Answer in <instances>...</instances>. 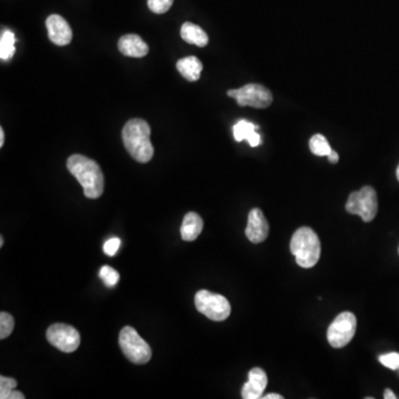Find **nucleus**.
I'll use <instances>...</instances> for the list:
<instances>
[{"label": "nucleus", "mask_w": 399, "mask_h": 399, "mask_svg": "<svg viewBox=\"0 0 399 399\" xmlns=\"http://www.w3.org/2000/svg\"><path fill=\"white\" fill-rule=\"evenodd\" d=\"M69 172L77 179L88 198H98L105 190V177L98 163L81 155H73L68 159Z\"/></svg>", "instance_id": "f257e3e1"}, {"label": "nucleus", "mask_w": 399, "mask_h": 399, "mask_svg": "<svg viewBox=\"0 0 399 399\" xmlns=\"http://www.w3.org/2000/svg\"><path fill=\"white\" fill-rule=\"evenodd\" d=\"M151 129L149 124L142 119H131L124 124L122 141L129 155L140 163L149 162L155 149L150 140Z\"/></svg>", "instance_id": "f03ea898"}, {"label": "nucleus", "mask_w": 399, "mask_h": 399, "mask_svg": "<svg viewBox=\"0 0 399 399\" xmlns=\"http://www.w3.org/2000/svg\"><path fill=\"white\" fill-rule=\"evenodd\" d=\"M291 252L301 268H311L316 266L321 256V242L311 227H299L291 239Z\"/></svg>", "instance_id": "7ed1b4c3"}, {"label": "nucleus", "mask_w": 399, "mask_h": 399, "mask_svg": "<svg viewBox=\"0 0 399 399\" xmlns=\"http://www.w3.org/2000/svg\"><path fill=\"white\" fill-rule=\"evenodd\" d=\"M119 345L124 356L132 363L142 365L151 359L153 350L149 344L138 334L133 327L126 326L119 335Z\"/></svg>", "instance_id": "20e7f679"}, {"label": "nucleus", "mask_w": 399, "mask_h": 399, "mask_svg": "<svg viewBox=\"0 0 399 399\" xmlns=\"http://www.w3.org/2000/svg\"><path fill=\"white\" fill-rule=\"evenodd\" d=\"M346 211L361 217L364 222H371L379 212L376 191L371 186H364L348 196Z\"/></svg>", "instance_id": "39448f33"}, {"label": "nucleus", "mask_w": 399, "mask_h": 399, "mask_svg": "<svg viewBox=\"0 0 399 399\" xmlns=\"http://www.w3.org/2000/svg\"><path fill=\"white\" fill-rule=\"evenodd\" d=\"M196 309L214 322H223L231 314V305L227 297L202 290L194 299Z\"/></svg>", "instance_id": "423d86ee"}, {"label": "nucleus", "mask_w": 399, "mask_h": 399, "mask_svg": "<svg viewBox=\"0 0 399 399\" xmlns=\"http://www.w3.org/2000/svg\"><path fill=\"white\" fill-rule=\"evenodd\" d=\"M227 95L234 98L239 106L264 109L273 102V95L264 85L249 83L244 87L227 91Z\"/></svg>", "instance_id": "0eeeda50"}, {"label": "nucleus", "mask_w": 399, "mask_h": 399, "mask_svg": "<svg viewBox=\"0 0 399 399\" xmlns=\"http://www.w3.org/2000/svg\"><path fill=\"white\" fill-rule=\"evenodd\" d=\"M357 327V319L350 312L340 313L333 321L327 330V340L334 348H342L353 340Z\"/></svg>", "instance_id": "6e6552de"}, {"label": "nucleus", "mask_w": 399, "mask_h": 399, "mask_svg": "<svg viewBox=\"0 0 399 399\" xmlns=\"http://www.w3.org/2000/svg\"><path fill=\"white\" fill-rule=\"evenodd\" d=\"M47 340L64 353H73L80 345V334L75 327L67 324H54L47 330Z\"/></svg>", "instance_id": "1a4fd4ad"}, {"label": "nucleus", "mask_w": 399, "mask_h": 399, "mask_svg": "<svg viewBox=\"0 0 399 399\" xmlns=\"http://www.w3.org/2000/svg\"><path fill=\"white\" fill-rule=\"evenodd\" d=\"M50 40L57 46H67L73 40V29L64 17L52 15L46 20Z\"/></svg>", "instance_id": "9d476101"}, {"label": "nucleus", "mask_w": 399, "mask_h": 399, "mask_svg": "<svg viewBox=\"0 0 399 399\" xmlns=\"http://www.w3.org/2000/svg\"><path fill=\"white\" fill-rule=\"evenodd\" d=\"M270 232L268 221H266L264 214L260 209L251 210L247 219V227L245 230V234L247 239L254 244L266 241Z\"/></svg>", "instance_id": "9b49d317"}, {"label": "nucleus", "mask_w": 399, "mask_h": 399, "mask_svg": "<svg viewBox=\"0 0 399 399\" xmlns=\"http://www.w3.org/2000/svg\"><path fill=\"white\" fill-rule=\"evenodd\" d=\"M268 386V376L263 369H253L249 373V381L242 388V397L244 399H258Z\"/></svg>", "instance_id": "f8f14e48"}, {"label": "nucleus", "mask_w": 399, "mask_h": 399, "mask_svg": "<svg viewBox=\"0 0 399 399\" xmlns=\"http://www.w3.org/2000/svg\"><path fill=\"white\" fill-rule=\"evenodd\" d=\"M119 52L126 57L142 58L149 52V46L138 35H124L118 42Z\"/></svg>", "instance_id": "ddd939ff"}, {"label": "nucleus", "mask_w": 399, "mask_h": 399, "mask_svg": "<svg viewBox=\"0 0 399 399\" xmlns=\"http://www.w3.org/2000/svg\"><path fill=\"white\" fill-rule=\"evenodd\" d=\"M202 230H203L202 218L196 212H190L183 219L180 230L181 237L183 241L192 242L194 239H198V235L201 234Z\"/></svg>", "instance_id": "4468645a"}, {"label": "nucleus", "mask_w": 399, "mask_h": 399, "mask_svg": "<svg viewBox=\"0 0 399 399\" xmlns=\"http://www.w3.org/2000/svg\"><path fill=\"white\" fill-rule=\"evenodd\" d=\"M177 69L184 79L191 81V83H194L201 77L203 65H202L200 59L194 57V56H188V57L182 58L177 62Z\"/></svg>", "instance_id": "2eb2a0df"}, {"label": "nucleus", "mask_w": 399, "mask_h": 399, "mask_svg": "<svg viewBox=\"0 0 399 399\" xmlns=\"http://www.w3.org/2000/svg\"><path fill=\"white\" fill-rule=\"evenodd\" d=\"M181 37L184 42L198 47H206L209 44V37L206 31L192 23H184L181 27Z\"/></svg>", "instance_id": "dca6fc26"}, {"label": "nucleus", "mask_w": 399, "mask_h": 399, "mask_svg": "<svg viewBox=\"0 0 399 399\" xmlns=\"http://www.w3.org/2000/svg\"><path fill=\"white\" fill-rule=\"evenodd\" d=\"M16 37L13 31L5 30L0 38V58L8 61L13 57L16 52Z\"/></svg>", "instance_id": "f3484780"}, {"label": "nucleus", "mask_w": 399, "mask_h": 399, "mask_svg": "<svg viewBox=\"0 0 399 399\" xmlns=\"http://www.w3.org/2000/svg\"><path fill=\"white\" fill-rule=\"evenodd\" d=\"M258 128V126H255V124H251V122L246 121V120H239V121L233 126L234 139L237 140V142L243 141V140L249 141V139L256 132Z\"/></svg>", "instance_id": "a211bd4d"}, {"label": "nucleus", "mask_w": 399, "mask_h": 399, "mask_svg": "<svg viewBox=\"0 0 399 399\" xmlns=\"http://www.w3.org/2000/svg\"><path fill=\"white\" fill-rule=\"evenodd\" d=\"M309 149L312 151L313 155H318V157H325L328 155L332 151L330 143L327 141L326 138L322 134H314L311 140H309Z\"/></svg>", "instance_id": "6ab92c4d"}, {"label": "nucleus", "mask_w": 399, "mask_h": 399, "mask_svg": "<svg viewBox=\"0 0 399 399\" xmlns=\"http://www.w3.org/2000/svg\"><path fill=\"white\" fill-rule=\"evenodd\" d=\"M99 275H100L101 280L107 287H114L120 280V274L114 268L108 266L101 268Z\"/></svg>", "instance_id": "aec40b11"}, {"label": "nucleus", "mask_w": 399, "mask_h": 399, "mask_svg": "<svg viewBox=\"0 0 399 399\" xmlns=\"http://www.w3.org/2000/svg\"><path fill=\"white\" fill-rule=\"evenodd\" d=\"M13 327H15L13 317L9 313H0V338L1 340L7 338L13 332Z\"/></svg>", "instance_id": "412c9836"}, {"label": "nucleus", "mask_w": 399, "mask_h": 399, "mask_svg": "<svg viewBox=\"0 0 399 399\" xmlns=\"http://www.w3.org/2000/svg\"><path fill=\"white\" fill-rule=\"evenodd\" d=\"M17 387V381L8 377H0V398L11 399V394Z\"/></svg>", "instance_id": "4be33fe9"}, {"label": "nucleus", "mask_w": 399, "mask_h": 399, "mask_svg": "<svg viewBox=\"0 0 399 399\" xmlns=\"http://www.w3.org/2000/svg\"><path fill=\"white\" fill-rule=\"evenodd\" d=\"M174 0H148V6L150 11L153 13L161 15V13H167L173 5Z\"/></svg>", "instance_id": "5701e85b"}, {"label": "nucleus", "mask_w": 399, "mask_h": 399, "mask_svg": "<svg viewBox=\"0 0 399 399\" xmlns=\"http://www.w3.org/2000/svg\"><path fill=\"white\" fill-rule=\"evenodd\" d=\"M379 362H381L387 369L396 371L399 369V354L398 353H389L385 355L379 356Z\"/></svg>", "instance_id": "b1692460"}, {"label": "nucleus", "mask_w": 399, "mask_h": 399, "mask_svg": "<svg viewBox=\"0 0 399 399\" xmlns=\"http://www.w3.org/2000/svg\"><path fill=\"white\" fill-rule=\"evenodd\" d=\"M120 245H121V239H118V237H112L105 243L103 251L108 256H114L120 249Z\"/></svg>", "instance_id": "393cba45"}, {"label": "nucleus", "mask_w": 399, "mask_h": 399, "mask_svg": "<svg viewBox=\"0 0 399 399\" xmlns=\"http://www.w3.org/2000/svg\"><path fill=\"white\" fill-rule=\"evenodd\" d=\"M327 157H328L330 162L333 163V165L338 163V159H340V157H338V153H336V151H334V150H332V151H330V155H327Z\"/></svg>", "instance_id": "a878e982"}, {"label": "nucleus", "mask_w": 399, "mask_h": 399, "mask_svg": "<svg viewBox=\"0 0 399 399\" xmlns=\"http://www.w3.org/2000/svg\"><path fill=\"white\" fill-rule=\"evenodd\" d=\"M384 398L385 399H396L397 396L394 394V393L391 391V389L387 388L385 389L384 392Z\"/></svg>", "instance_id": "bb28decb"}, {"label": "nucleus", "mask_w": 399, "mask_h": 399, "mask_svg": "<svg viewBox=\"0 0 399 399\" xmlns=\"http://www.w3.org/2000/svg\"><path fill=\"white\" fill-rule=\"evenodd\" d=\"M11 399H25V395L23 393L18 392V391H13V394H11Z\"/></svg>", "instance_id": "cd10ccee"}, {"label": "nucleus", "mask_w": 399, "mask_h": 399, "mask_svg": "<svg viewBox=\"0 0 399 399\" xmlns=\"http://www.w3.org/2000/svg\"><path fill=\"white\" fill-rule=\"evenodd\" d=\"M4 143H5V132L3 128H0V148H3Z\"/></svg>", "instance_id": "c85d7f7f"}, {"label": "nucleus", "mask_w": 399, "mask_h": 399, "mask_svg": "<svg viewBox=\"0 0 399 399\" xmlns=\"http://www.w3.org/2000/svg\"><path fill=\"white\" fill-rule=\"evenodd\" d=\"M264 399H283V396L278 394H268L264 396Z\"/></svg>", "instance_id": "c756f323"}, {"label": "nucleus", "mask_w": 399, "mask_h": 399, "mask_svg": "<svg viewBox=\"0 0 399 399\" xmlns=\"http://www.w3.org/2000/svg\"><path fill=\"white\" fill-rule=\"evenodd\" d=\"M396 177H397V180L399 181V165H398V167H397Z\"/></svg>", "instance_id": "7c9ffc66"}, {"label": "nucleus", "mask_w": 399, "mask_h": 399, "mask_svg": "<svg viewBox=\"0 0 399 399\" xmlns=\"http://www.w3.org/2000/svg\"><path fill=\"white\" fill-rule=\"evenodd\" d=\"M4 245V239L3 237H0V247L3 246Z\"/></svg>", "instance_id": "2f4dec72"}, {"label": "nucleus", "mask_w": 399, "mask_h": 399, "mask_svg": "<svg viewBox=\"0 0 399 399\" xmlns=\"http://www.w3.org/2000/svg\"><path fill=\"white\" fill-rule=\"evenodd\" d=\"M398 252H399V250H398Z\"/></svg>", "instance_id": "473e14b6"}]
</instances>
